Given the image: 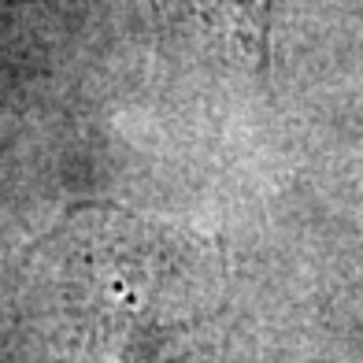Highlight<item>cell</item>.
<instances>
[{
    "mask_svg": "<svg viewBox=\"0 0 363 363\" xmlns=\"http://www.w3.org/2000/svg\"><path fill=\"white\" fill-rule=\"evenodd\" d=\"M163 26L208 45L256 78L271 71V11L274 0H156Z\"/></svg>",
    "mask_w": 363,
    "mask_h": 363,
    "instance_id": "cell-1",
    "label": "cell"
}]
</instances>
